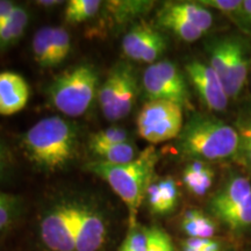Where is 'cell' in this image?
Returning a JSON list of instances; mask_svg holds the SVG:
<instances>
[{
	"mask_svg": "<svg viewBox=\"0 0 251 251\" xmlns=\"http://www.w3.org/2000/svg\"><path fill=\"white\" fill-rule=\"evenodd\" d=\"M20 144L28 161L37 169L62 170L77 155V127L64 118H45L23 135Z\"/></svg>",
	"mask_w": 251,
	"mask_h": 251,
	"instance_id": "cell-1",
	"label": "cell"
},
{
	"mask_svg": "<svg viewBox=\"0 0 251 251\" xmlns=\"http://www.w3.org/2000/svg\"><path fill=\"white\" fill-rule=\"evenodd\" d=\"M156 163V150L149 147L139 153L134 161L126 164L94 161L86 165V170L105 180L127 206L130 228L136 227L135 219L147 196L148 187L152 183Z\"/></svg>",
	"mask_w": 251,
	"mask_h": 251,
	"instance_id": "cell-2",
	"label": "cell"
},
{
	"mask_svg": "<svg viewBox=\"0 0 251 251\" xmlns=\"http://www.w3.org/2000/svg\"><path fill=\"white\" fill-rule=\"evenodd\" d=\"M178 147L193 161H220L238 152V135L234 126L218 118L194 114L184 125Z\"/></svg>",
	"mask_w": 251,
	"mask_h": 251,
	"instance_id": "cell-3",
	"label": "cell"
},
{
	"mask_svg": "<svg viewBox=\"0 0 251 251\" xmlns=\"http://www.w3.org/2000/svg\"><path fill=\"white\" fill-rule=\"evenodd\" d=\"M98 72L93 65L78 64L61 72L47 89L50 103L70 118L85 114L98 90Z\"/></svg>",
	"mask_w": 251,
	"mask_h": 251,
	"instance_id": "cell-4",
	"label": "cell"
},
{
	"mask_svg": "<svg viewBox=\"0 0 251 251\" xmlns=\"http://www.w3.org/2000/svg\"><path fill=\"white\" fill-rule=\"evenodd\" d=\"M209 65L224 84L229 98H236L247 83L249 57L243 42L234 37L214 41L208 48Z\"/></svg>",
	"mask_w": 251,
	"mask_h": 251,
	"instance_id": "cell-5",
	"label": "cell"
},
{
	"mask_svg": "<svg viewBox=\"0 0 251 251\" xmlns=\"http://www.w3.org/2000/svg\"><path fill=\"white\" fill-rule=\"evenodd\" d=\"M183 127V107L170 101L149 100L137 117L140 136L152 144L178 137Z\"/></svg>",
	"mask_w": 251,
	"mask_h": 251,
	"instance_id": "cell-6",
	"label": "cell"
},
{
	"mask_svg": "<svg viewBox=\"0 0 251 251\" xmlns=\"http://www.w3.org/2000/svg\"><path fill=\"white\" fill-rule=\"evenodd\" d=\"M143 90L149 100L170 101L181 107L190 105V92L177 65L168 59L149 65L143 72Z\"/></svg>",
	"mask_w": 251,
	"mask_h": 251,
	"instance_id": "cell-7",
	"label": "cell"
},
{
	"mask_svg": "<svg viewBox=\"0 0 251 251\" xmlns=\"http://www.w3.org/2000/svg\"><path fill=\"white\" fill-rule=\"evenodd\" d=\"M40 235L51 251H76L72 202H58L50 208L41 220Z\"/></svg>",
	"mask_w": 251,
	"mask_h": 251,
	"instance_id": "cell-8",
	"label": "cell"
},
{
	"mask_svg": "<svg viewBox=\"0 0 251 251\" xmlns=\"http://www.w3.org/2000/svg\"><path fill=\"white\" fill-rule=\"evenodd\" d=\"M166 49L165 37L147 23L134 25L122 39V50L128 58L153 64Z\"/></svg>",
	"mask_w": 251,
	"mask_h": 251,
	"instance_id": "cell-9",
	"label": "cell"
},
{
	"mask_svg": "<svg viewBox=\"0 0 251 251\" xmlns=\"http://www.w3.org/2000/svg\"><path fill=\"white\" fill-rule=\"evenodd\" d=\"M76 251H98L106 240L101 214L87 203L72 202Z\"/></svg>",
	"mask_w": 251,
	"mask_h": 251,
	"instance_id": "cell-10",
	"label": "cell"
},
{
	"mask_svg": "<svg viewBox=\"0 0 251 251\" xmlns=\"http://www.w3.org/2000/svg\"><path fill=\"white\" fill-rule=\"evenodd\" d=\"M185 69L188 79L206 107L214 112L225 111L227 108L229 97L224 84L211 65L192 61L187 63Z\"/></svg>",
	"mask_w": 251,
	"mask_h": 251,
	"instance_id": "cell-11",
	"label": "cell"
},
{
	"mask_svg": "<svg viewBox=\"0 0 251 251\" xmlns=\"http://www.w3.org/2000/svg\"><path fill=\"white\" fill-rule=\"evenodd\" d=\"M119 67H120V79H119L118 90L112 105L107 111L102 113L106 120L113 122L122 120L129 115L137 92V77L133 65L129 63L120 62Z\"/></svg>",
	"mask_w": 251,
	"mask_h": 251,
	"instance_id": "cell-12",
	"label": "cell"
},
{
	"mask_svg": "<svg viewBox=\"0 0 251 251\" xmlns=\"http://www.w3.org/2000/svg\"><path fill=\"white\" fill-rule=\"evenodd\" d=\"M30 97L27 80L13 71L0 72V115L9 117L23 111Z\"/></svg>",
	"mask_w": 251,
	"mask_h": 251,
	"instance_id": "cell-13",
	"label": "cell"
},
{
	"mask_svg": "<svg viewBox=\"0 0 251 251\" xmlns=\"http://www.w3.org/2000/svg\"><path fill=\"white\" fill-rule=\"evenodd\" d=\"M177 183L170 177L163 178L158 181H152L147 191V200H148L150 211L153 214L164 215L169 214L177 207L178 203Z\"/></svg>",
	"mask_w": 251,
	"mask_h": 251,
	"instance_id": "cell-14",
	"label": "cell"
},
{
	"mask_svg": "<svg viewBox=\"0 0 251 251\" xmlns=\"http://www.w3.org/2000/svg\"><path fill=\"white\" fill-rule=\"evenodd\" d=\"M251 193V181L249 178L238 177L231 178L214 197L212 198L211 211L215 216L236 206Z\"/></svg>",
	"mask_w": 251,
	"mask_h": 251,
	"instance_id": "cell-15",
	"label": "cell"
},
{
	"mask_svg": "<svg viewBox=\"0 0 251 251\" xmlns=\"http://www.w3.org/2000/svg\"><path fill=\"white\" fill-rule=\"evenodd\" d=\"M162 11L183 19L202 31H207L213 25L212 12L198 1L166 2L163 6Z\"/></svg>",
	"mask_w": 251,
	"mask_h": 251,
	"instance_id": "cell-16",
	"label": "cell"
},
{
	"mask_svg": "<svg viewBox=\"0 0 251 251\" xmlns=\"http://www.w3.org/2000/svg\"><path fill=\"white\" fill-rule=\"evenodd\" d=\"M214 180V171L202 161H193L183 172V181L191 193L202 197L208 192Z\"/></svg>",
	"mask_w": 251,
	"mask_h": 251,
	"instance_id": "cell-17",
	"label": "cell"
},
{
	"mask_svg": "<svg viewBox=\"0 0 251 251\" xmlns=\"http://www.w3.org/2000/svg\"><path fill=\"white\" fill-rule=\"evenodd\" d=\"M27 9L23 6H15L5 23L0 26V50H6L14 46L23 37L28 26Z\"/></svg>",
	"mask_w": 251,
	"mask_h": 251,
	"instance_id": "cell-18",
	"label": "cell"
},
{
	"mask_svg": "<svg viewBox=\"0 0 251 251\" xmlns=\"http://www.w3.org/2000/svg\"><path fill=\"white\" fill-rule=\"evenodd\" d=\"M89 148L98 161L109 164H126L139 156L136 148L129 141L113 144H89Z\"/></svg>",
	"mask_w": 251,
	"mask_h": 251,
	"instance_id": "cell-19",
	"label": "cell"
},
{
	"mask_svg": "<svg viewBox=\"0 0 251 251\" xmlns=\"http://www.w3.org/2000/svg\"><path fill=\"white\" fill-rule=\"evenodd\" d=\"M181 229L188 237L212 238L215 235L216 226L203 213L197 209H190L181 220Z\"/></svg>",
	"mask_w": 251,
	"mask_h": 251,
	"instance_id": "cell-20",
	"label": "cell"
},
{
	"mask_svg": "<svg viewBox=\"0 0 251 251\" xmlns=\"http://www.w3.org/2000/svg\"><path fill=\"white\" fill-rule=\"evenodd\" d=\"M158 24L162 27L172 31L175 35H177L185 42H194L205 34V31L193 26L192 24L187 23V21L176 17V15L166 13L162 9L158 12Z\"/></svg>",
	"mask_w": 251,
	"mask_h": 251,
	"instance_id": "cell-21",
	"label": "cell"
},
{
	"mask_svg": "<svg viewBox=\"0 0 251 251\" xmlns=\"http://www.w3.org/2000/svg\"><path fill=\"white\" fill-rule=\"evenodd\" d=\"M52 27H42L36 31L31 41L34 59L41 68H54L52 61Z\"/></svg>",
	"mask_w": 251,
	"mask_h": 251,
	"instance_id": "cell-22",
	"label": "cell"
},
{
	"mask_svg": "<svg viewBox=\"0 0 251 251\" xmlns=\"http://www.w3.org/2000/svg\"><path fill=\"white\" fill-rule=\"evenodd\" d=\"M216 218L221 220L230 230H242L251 226V193L238 205L220 213Z\"/></svg>",
	"mask_w": 251,
	"mask_h": 251,
	"instance_id": "cell-23",
	"label": "cell"
},
{
	"mask_svg": "<svg viewBox=\"0 0 251 251\" xmlns=\"http://www.w3.org/2000/svg\"><path fill=\"white\" fill-rule=\"evenodd\" d=\"M101 4L99 0H70L65 6V21L69 24L85 23L98 13Z\"/></svg>",
	"mask_w": 251,
	"mask_h": 251,
	"instance_id": "cell-24",
	"label": "cell"
},
{
	"mask_svg": "<svg viewBox=\"0 0 251 251\" xmlns=\"http://www.w3.org/2000/svg\"><path fill=\"white\" fill-rule=\"evenodd\" d=\"M235 129L238 135V152L248 165L251 166V107L238 115Z\"/></svg>",
	"mask_w": 251,
	"mask_h": 251,
	"instance_id": "cell-25",
	"label": "cell"
},
{
	"mask_svg": "<svg viewBox=\"0 0 251 251\" xmlns=\"http://www.w3.org/2000/svg\"><path fill=\"white\" fill-rule=\"evenodd\" d=\"M152 1H108L107 7L119 20L126 21L150 9Z\"/></svg>",
	"mask_w": 251,
	"mask_h": 251,
	"instance_id": "cell-26",
	"label": "cell"
},
{
	"mask_svg": "<svg viewBox=\"0 0 251 251\" xmlns=\"http://www.w3.org/2000/svg\"><path fill=\"white\" fill-rule=\"evenodd\" d=\"M52 40V61L54 67L61 64L65 61L70 54L71 39L69 31L63 27H52L51 29Z\"/></svg>",
	"mask_w": 251,
	"mask_h": 251,
	"instance_id": "cell-27",
	"label": "cell"
},
{
	"mask_svg": "<svg viewBox=\"0 0 251 251\" xmlns=\"http://www.w3.org/2000/svg\"><path fill=\"white\" fill-rule=\"evenodd\" d=\"M18 209V198L0 191V233L9 228L14 221Z\"/></svg>",
	"mask_w": 251,
	"mask_h": 251,
	"instance_id": "cell-28",
	"label": "cell"
},
{
	"mask_svg": "<svg viewBox=\"0 0 251 251\" xmlns=\"http://www.w3.org/2000/svg\"><path fill=\"white\" fill-rule=\"evenodd\" d=\"M129 134L120 127H109L96 131L90 136L89 144H113L128 142Z\"/></svg>",
	"mask_w": 251,
	"mask_h": 251,
	"instance_id": "cell-29",
	"label": "cell"
},
{
	"mask_svg": "<svg viewBox=\"0 0 251 251\" xmlns=\"http://www.w3.org/2000/svg\"><path fill=\"white\" fill-rule=\"evenodd\" d=\"M147 251H175L170 236L158 227L146 229Z\"/></svg>",
	"mask_w": 251,
	"mask_h": 251,
	"instance_id": "cell-30",
	"label": "cell"
},
{
	"mask_svg": "<svg viewBox=\"0 0 251 251\" xmlns=\"http://www.w3.org/2000/svg\"><path fill=\"white\" fill-rule=\"evenodd\" d=\"M198 2L206 8H214L228 15H243L242 0H199Z\"/></svg>",
	"mask_w": 251,
	"mask_h": 251,
	"instance_id": "cell-31",
	"label": "cell"
},
{
	"mask_svg": "<svg viewBox=\"0 0 251 251\" xmlns=\"http://www.w3.org/2000/svg\"><path fill=\"white\" fill-rule=\"evenodd\" d=\"M121 246L127 248L129 251H147L146 229L130 228Z\"/></svg>",
	"mask_w": 251,
	"mask_h": 251,
	"instance_id": "cell-32",
	"label": "cell"
},
{
	"mask_svg": "<svg viewBox=\"0 0 251 251\" xmlns=\"http://www.w3.org/2000/svg\"><path fill=\"white\" fill-rule=\"evenodd\" d=\"M181 247L183 251H220V244L213 238L188 237Z\"/></svg>",
	"mask_w": 251,
	"mask_h": 251,
	"instance_id": "cell-33",
	"label": "cell"
},
{
	"mask_svg": "<svg viewBox=\"0 0 251 251\" xmlns=\"http://www.w3.org/2000/svg\"><path fill=\"white\" fill-rule=\"evenodd\" d=\"M13 165L12 152L4 141L0 139V179L5 178Z\"/></svg>",
	"mask_w": 251,
	"mask_h": 251,
	"instance_id": "cell-34",
	"label": "cell"
},
{
	"mask_svg": "<svg viewBox=\"0 0 251 251\" xmlns=\"http://www.w3.org/2000/svg\"><path fill=\"white\" fill-rule=\"evenodd\" d=\"M15 2L11 0H0V26L5 23L12 11L15 8Z\"/></svg>",
	"mask_w": 251,
	"mask_h": 251,
	"instance_id": "cell-35",
	"label": "cell"
},
{
	"mask_svg": "<svg viewBox=\"0 0 251 251\" xmlns=\"http://www.w3.org/2000/svg\"><path fill=\"white\" fill-rule=\"evenodd\" d=\"M243 17L251 25V0H244L243 1Z\"/></svg>",
	"mask_w": 251,
	"mask_h": 251,
	"instance_id": "cell-36",
	"label": "cell"
},
{
	"mask_svg": "<svg viewBox=\"0 0 251 251\" xmlns=\"http://www.w3.org/2000/svg\"><path fill=\"white\" fill-rule=\"evenodd\" d=\"M36 4H39L40 6H43V7H54V6H57L61 4V1H57V0H50V1L41 0V1H36Z\"/></svg>",
	"mask_w": 251,
	"mask_h": 251,
	"instance_id": "cell-37",
	"label": "cell"
},
{
	"mask_svg": "<svg viewBox=\"0 0 251 251\" xmlns=\"http://www.w3.org/2000/svg\"><path fill=\"white\" fill-rule=\"evenodd\" d=\"M119 251H129V250H128L127 248H125L124 246H121V247H120V249H119Z\"/></svg>",
	"mask_w": 251,
	"mask_h": 251,
	"instance_id": "cell-38",
	"label": "cell"
}]
</instances>
